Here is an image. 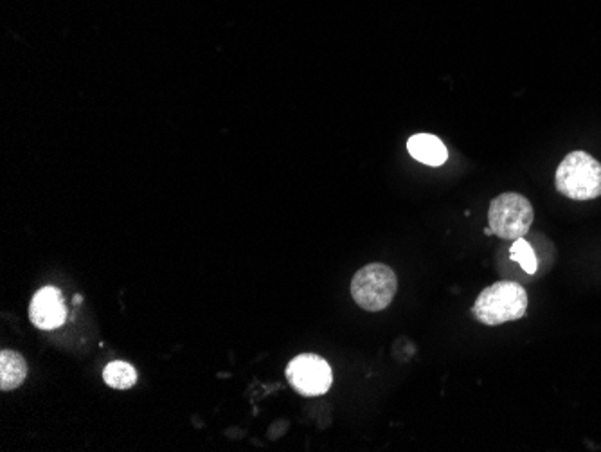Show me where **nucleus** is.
Listing matches in <instances>:
<instances>
[{
  "label": "nucleus",
  "instance_id": "nucleus-8",
  "mask_svg": "<svg viewBox=\"0 0 601 452\" xmlns=\"http://www.w3.org/2000/svg\"><path fill=\"white\" fill-rule=\"evenodd\" d=\"M27 377V362L20 353L2 350L0 353V389L11 391L24 384Z\"/></svg>",
  "mask_w": 601,
  "mask_h": 452
},
{
  "label": "nucleus",
  "instance_id": "nucleus-6",
  "mask_svg": "<svg viewBox=\"0 0 601 452\" xmlns=\"http://www.w3.org/2000/svg\"><path fill=\"white\" fill-rule=\"evenodd\" d=\"M29 319L40 330H54L62 326L67 319V307L62 292L56 287L38 290L29 305Z\"/></svg>",
  "mask_w": 601,
  "mask_h": 452
},
{
  "label": "nucleus",
  "instance_id": "nucleus-1",
  "mask_svg": "<svg viewBox=\"0 0 601 452\" xmlns=\"http://www.w3.org/2000/svg\"><path fill=\"white\" fill-rule=\"evenodd\" d=\"M528 312V292L517 281H497L476 299L472 314L488 326L517 321Z\"/></svg>",
  "mask_w": 601,
  "mask_h": 452
},
{
  "label": "nucleus",
  "instance_id": "nucleus-5",
  "mask_svg": "<svg viewBox=\"0 0 601 452\" xmlns=\"http://www.w3.org/2000/svg\"><path fill=\"white\" fill-rule=\"evenodd\" d=\"M287 380L303 397H319L332 388L330 364L315 353H303L288 362Z\"/></svg>",
  "mask_w": 601,
  "mask_h": 452
},
{
  "label": "nucleus",
  "instance_id": "nucleus-4",
  "mask_svg": "<svg viewBox=\"0 0 601 452\" xmlns=\"http://www.w3.org/2000/svg\"><path fill=\"white\" fill-rule=\"evenodd\" d=\"M535 211L530 200L521 193L506 191L490 202L488 226L503 240H517L530 233Z\"/></svg>",
  "mask_w": 601,
  "mask_h": 452
},
{
  "label": "nucleus",
  "instance_id": "nucleus-3",
  "mask_svg": "<svg viewBox=\"0 0 601 452\" xmlns=\"http://www.w3.org/2000/svg\"><path fill=\"white\" fill-rule=\"evenodd\" d=\"M398 290V278L386 263H369L351 280V296L360 308L380 312L393 303Z\"/></svg>",
  "mask_w": 601,
  "mask_h": 452
},
{
  "label": "nucleus",
  "instance_id": "nucleus-2",
  "mask_svg": "<svg viewBox=\"0 0 601 452\" xmlns=\"http://www.w3.org/2000/svg\"><path fill=\"white\" fill-rule=\"evenodd\" d=\"M557 190L571 200L601 197V163L593 155L576 150L558 164Z\"/></svg>",
  "mask_w": 601,
  "mask_h": 452
},
{
  "label": "nucleus",
  "instance_id": "nucleus-9",
  "mask_svg": "<svg viewBox=\"0 0 601 452\" xmlns=\"http://www.w3.org/2000/svg\"><path fill=\"white\" fill-rule=\"evenodd\" d=\"M103 379L112 389H130L137 382V371L125 361L108 362Z\"/></svg>",
  "mask_w": 601,
  "mask_h": 452
},
{
  "label": "nucleus",
  "instance_id": "nucleus-11",
  "mask_svg": "<svg viewBox=\"0 0 601 452\" xmlns=\"http://www.w3.org/2000/svg\"><path fill=\"white\" fill-rule=\"evenodd\" d=\"M81 301H83V298H81L80 294H76L74 296V305H80Z\"/></svg>",
  "mask_w": 601,
  "mask_h": 452
},
{
  "label": "nucleus",
  "instance_id": "nucleus-7",
  "mask_svg": "<svg viewBox=\"0 0 601 452\" xmlns=\"http://www.w3.org/2000/svg\"><path fill=\"white\" fill-rule=\"evenodd\" d=\"M407 150L416 161L429 164V166H441V164H445L447 157H449L447 146L443 145L441 139L432 136V134H416V136L411 137L409 143H407Z\"/></svg>",
  "mask_w": 601,
  "mask_h": 452
},
{
  "label": "nucleus",
  "instance_id": "nucleus-10",
  "mask_svg": "<svg viewBox=\"0 0 601 452\" xmlns=\"http://www.w3.org/2000/svg\"><path fill=\"white\" fill-rule=\"evenodd\" d=\"M510 254H512L513 260L521 265L522 271L528 272V274H535L537 272V267H539L537 256H535L531 245L524 238H517L513 242Z\"/></svg>",
  "mask_w": 601,
  "mask_h": 452
}]
</instances>
